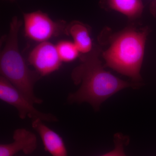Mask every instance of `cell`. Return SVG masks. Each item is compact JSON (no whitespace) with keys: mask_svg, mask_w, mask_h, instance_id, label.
I'll use <instances>...</instances> for the list:
<instances>
[{"mask_svg":"<svg viewBox=\"0 0 156 156\" xmlns=\"http://www.w3.org/2000/svg\"><path fill=\"white\" fill-rule=\"evenodd\" d=\"M102 50L94 44L89 53L81 56L80 63L71 73L74 83L80 87L69 95V103L87 102L97 111L104 101L117 92L128 87H137L136 84L123 80L104 69L101 59Z\"/></svg>","mask_w":156,"mask_h":156,"instance_id":"6da1fadb","label":"cell"},{"mask_svg":"<svg viewBox=\"0 0 156 156\" xmlns=\"http://www.w3.org/2000/svg\"><path fill=\"white\" fill-rule=\"evenodd\" d=\"M150 30L129 26L122 30L110 34L108 48L102 50L104 67H108L134 81L141 80L140 69L144 57L146 42Z\"/></svg>","mask_w":156,"mask_h":156,"instance_id":"7a4b0ae2","label":"cell"},{"mask_svg":"<svg viewBox=\"0 0 156 156\" xmlns=\"http://www.w3.org/2000/svg\"><path fill=\"white\" fill-rule=\"evenodd\" d=\"M22 25V21L17 16L13 17L5 44L1 52V76L9 81L34 105L41 104L43 100L35 95L34 87L42 76L36 71L29 68L18 48V33Z\"/></svg>","mask_w":156,"mask_h":156,"instance_id":"3957f363","label":"cell"},{"mask_svg":"<svg viewBox=\"0 0 156 156\" xmlns=\"http://www.w3.org/2000/svg\"><path fill=\"white\" fill-rule=\"evenodd\" d=\"M23 18L25 35L35 41H48L53 37L66 34L67 25L65 21H54L40 10L23 13Z\"/></svg>","mask_w":156,"mask_h":156,"instance_id":"277c9868","label":"cell"},{"mask_svg":"<svg viewBox=\"0 0 156 156\" xmlns=\"http://www.w3.org/2000/svg\"><path fill=\"white\" fill-rule=\"evenodd\" d=\"M0 99L14 107L21 119L29 118L31 121L40 119L48 122H58V118L55 115L38 110L32 102L2 76L0 77Z\"/></svg>","mask_w":156,"mask_h":156,"instance_id":"5b68a950","label":"cell"},{"mask_svg":"<svg viewBox=\"0 0 156 156\" xmlns=\"http://www.w3.org/2000/svg\"><path fill=\"white\" fill-rule=\"evenodd\" d=\"M28 61L42 77L59 69L62 62L56 45L48 41L42 42L34 48L30 53Z\"/></svg>","mask_w":156,"mask_h":156,"instance_id":"8992f818","label":"cell"},{"mask_svg":"<svg viewBox=\"0 0 156 156\" xmlns=\"http://www.w3.org/2000/svg\"><path fill=\"white\" fill-rule=\"evenodd\" d=\"M14 141L1 144L0 156H14L20 151L30 154L36 150L37 139L36 134L24 128H18L14 131Z\"/></svg>","mask_w":156,"mask_h":156,"instance_id":"52a82bcc","label":"cell"},{"mask_svg":"<svg viewBox=\"0 0 156 156\" xmlns=\"http://www.w3.org/2000/svg\"><path fill=\"white\" fill-rule=\"evenodd\" d=\"M33 128L41 138L45 150L52 156H68V151L62 137L49 128L40 119L32 121Z\"/></svg>","mask_w":156,"mask_h":156,"instance_id":"ba28073f","label":"cell"},{"mask_svg":"<svg viewBox=\"0 0 156 156\" xmlns=\"http://www.w3.org/2000/svg\"><path fill=\"white\" fill-rule=\"evenodd\" d=\"M100 5L124 14L131 20L141 17L144 10L142 0H101Z\"/></svg>","mask_w":156,"mask_h":156,"instance_id":"9c48e42d","label":"cell"},{"mask_svg":"<svg viewBox=\"0 0 156 156\" xmlns=\"http://www.w3.org/2000/svg\"><path fill=\"white\" fill-rule=\"evenodd\" d=\"M66 34L72 37L74 44L80 53H89L94 45L90 37L89 27L79 21H73L66 27Z\"/></svg>","mask_w":156,"mask_h":156,"instance_id":"30bf717a","label":"cell"},{"mask_svg":"<svg viewBox=\"0 0 156 156\" xmlns=\"http://www.w3.org/2000/svg\"><path fill=\"white\" fill-rule=\"evenodd\" d=\"M57 52L62 62H71L78 58L80 53L73 42L61 41L56 45Z\"/></svg>","mask_w":156,"mask_h":156,"instance_id":"8fae6325","label":"cell"},{"mask_svg":"<svg viewBox=\"0 0 156 156\" xmlns=\"http://www.w3.org/2000/svg\"><path fill=\"white\" fill-rule=\"evenodd\" d=\"M115 148L111 151L101 156H127L124 151V147L129 142L127 136L121 133H117L114 137Z\"/></svg>","mask_w":156,"mask_h":156,"instance_id":"7c38bea8","label":"cell"},{"mask_svg":"<svg viewBox=\"0 0 156 156\" xmlns=\"http://www.w3.org/2000/svg\"><path fill=\"white\" fill-rule=\"evenodd\" d=\"M151 13L155 17H156V0L154 1L150 5Z\"/></svg>","mask_w":156,"mask_h":156,"instance_id":"4fadbf2b","label":"cell"},{"mask_svg":"<svg viewBox=\"0 0 156 156\" xmlns=\"http://www.w3.org/2000/svg\"><path fill=\"white\" fill-rule=\"evenodd\" d=\"M8 1H10V2H14V1H15V0H8Z\"/></svg>","mask_w":156,"mask_h":156,"instance_id":"5bb4252c","label":"cell"}]
</instances>
